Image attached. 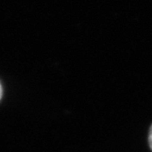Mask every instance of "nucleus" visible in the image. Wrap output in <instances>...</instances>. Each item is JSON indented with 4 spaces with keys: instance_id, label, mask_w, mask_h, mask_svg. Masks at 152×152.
<instances>
[{
    "instance_id": "2",
    "label": "nucleus",
    "mask_w": 152,
    "mask_h": 152,
    "mask_svg": "<svg viewBox=\"0 0 152 152\" xmlns=\"http://www.w3.org/2000/svg\"><path fill=\"white\" fill-rule=\"evenodd\" d=\"M2 95H3V88H2L1 83H0V100H1V98H2Z\"/></svg>"
},
{
    "instance_id": "1",
    "label": "nucleus",
    "mask_w": 152,
    "mask_h": 152,
    "mask_svg": "<svg viewBox=\"0 0 152 152\" xmlns=\"http://www.w3.org/2000/svg\"><path fill=\"white\" fill-rule=\"evenodd\" d=\"M148 146L150 150L152 151V124L149 126V130H148Z\"/></svg>"
}]
</instances>
